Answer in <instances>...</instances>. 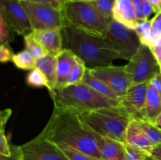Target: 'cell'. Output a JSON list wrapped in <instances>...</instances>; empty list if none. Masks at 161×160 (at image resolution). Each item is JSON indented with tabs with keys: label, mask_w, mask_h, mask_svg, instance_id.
Returning a JSON list of instances; mask_svg holds the SVG:
<instances>
[{
	"label": "cell",
	"mask_w": 161,
	"mask_h": 160,
	"mask_svg": "<svg viewBox=\"0 0 161 160\" xmlns=\"http://www.w3.org/2000/svg\"><path fill=\"white\" fill-rule=\"evenodd\" d=\"M38 136L58 146H67L101 160L104 137L85 124L80 113L54 108L47 125Z\"/></svg>",
	"instance_id": "1"
},
{
	"label": "cell",
	"mask_w": 161,
	"mask_h": 160,
	"mask_svg": "<svg viewBox=\"0 0 161 160\" xmlns=\"http://www.w3.org/2000/svg\"><path fill=\"white\" fill-rule=\"evenodd\" d=\"M61 35L63 50L73 52L88 69L112 65L114 60L121 58L104 37L86 32L65 20Z\"/></svg>",
	"instance_id": "2"
},
{
	"label": "cell",
	"mask_w": 161,
	"mask_h": 160,
	"mask_svg": "<svg viewBox=\"0 0 161 160\" xmlns=\"http://www.w3.org/2000/svg\"><path fill=\"white\" fill-rule=\"evenodd\" d=\"M49 93L54 108H68L78 113L119 105V100L101 95L84 83L57 88Z\"/></svg>",
	"instance_id": "3"
},
{
	"label": "cell",
	"mask_w": 161,
	"mask_h": 160,
	"mask_svg": "<svg viewBox=\"0 0 161 160\" xmlns=\"http://www.w3.org/2000/svg\"><path fill=\"white\" fill-rule=\"evenodd\" d=\"M80 115L85 124L94 133L124 144H125L126 132L134 119L119 105L80 113Z\"/></svg>",
	"instance_id": "4"
},
{
	"label": "cell",
	"mask_w": 161,
	"mask_h": 160,
	"mask_svg": "<svg viewBox=\"0 0 161 160\" xmlns=\"http://www.w3.org/2000/svg\"><path fill=\"white\" fill-rule=\"evenodd\" d=\"M61 13L65 21L95 35L104 37L108 22L89 2L68 1Z\"/></svg>",
	"instance_id": "5"
},
{
	"label": "cell",
	"mask_w": 161,
	"mask_h": 160,
	"mask_svg": "<svg viewBox=\"0 0 161 160\" xmlns=\"http://www.w3.org/2000/svg\"><path fill=\"white\" fill-rule=\"evenodd\" d=\"M104 39L119 53L121 59L127 61L131 60L142 45L135 30L130 29L115 20H111L108 24Z\"/></svg>",
	"instance_id": "6"
},
{
	"label": "cell",
	"mask_w": 161,
	"mask_h": 160,
	"mask_svg": "<svg viewBox=\"0 0 161 160\" xmlns=\"http://www.w3.org/2000/svg\"><path fill=\"white\" fill-rule=\"evenodd\" d=\"M125 69L132 85L149 83L157 74L160 73V63L151 47L142 44L135 56L125 65Z\"/></svg>",
	"instance_id": "7"
},
{
	"label": "cell",
	"mask_w": 161,
	"mask_h": 160,
	"mask_svg": "<svg viewBox=\"0 0 161 160\" xmlns=\"http://www.w3.org/2000/svg\"><path fill=\"white\" fill-rule=\"evenodd\" d=\"M20 3L29 18L31 29H62L64 19L61 10L42 3L28 0H20Z\"/></svg>",
	"instance_id": "8"
},
{
	"label": "cell",
	"mask_w": 161,
	"mask_h": 160,
	"mask_svg": "<svg viewBox=\"0 0 161 160\" xmlns=\"http://www.w3.org/2000/svg\"><path fill=\"white\" fill-rule=\"evenodd\" d=\"M20 147L21 160H70L58 144L39 136Z\"/></svg>",
	"instance_id": "9"
},
{
	"label": "cell",
	"mask_w": 161,
	"mask_h": 160,
	"mask_svg": "<svg viewBox=\"0 0 161 160\" xmlns=\"http://www.w3.org/2000/svg\"><path fill=\"white\" fill-rule=\"evenodd\" d=\"M0 16L14 32L23 36L32 32L29 18L20 0H0Z\"/></svg>",
	"instance_id": "10"
},
{
	"label": "cell",
	"mask_w": 161,
	"mask_h": 160,
	"mask_svg": "<svg viewBox=\"0 0 161 160\" xmlns=\"http://www.w3.org/2000/svg\"><path fill=\"white\" fill-rule=\"evenodd\" d=\"M88 70L93 76L108 85L119 99L125 95L127 89L132 86L125 66L108 65Z\"/></svg>",
	"instance_id": "11"
},
{
	"label": "cell",
	"mask_w": 161,
	"mask_h": 160,
	"mask_svg": "<svg viewBox=\"0 0 161 160\" xmlns=\"http://www.w3.org/2000/svg\"><path fill=\"white\" fill-rule=\"evenodd\" d=\"M149 83L132 85L119 100L122 107L134 119H142V111L146 104Z\"/></svg>",
	"instance_id": "12"
},
{
	"label": "cell",
	"mask_w": 161,
	"mask_h": 160,
	"mask_svg": "<svg viewBox=\"0 0 161 160\" xmlns=\"http://www.w3.org/2000/svg\"><path fill=\"white\" fill-rule=\"evenodd\" d=\"M113 17V20L130 29L135 30L138 24L132 0H116Z\"/></svg>",
	"instance_id": "13"
},
{
	"label": "cell",
	"mask_w": 161,
	"mask_h": 160,
	"mask_svg": "<svg viewBox=\"0 0 161 160\" xmlns=\"http://www.w3.org/2000/svg\"><path fill=\"white\" fill-rule=\"evenodd\" d=\"M57 57H58L57 88H63L67 86L69 76L76 64L77 56L70 50L64 49L57 56Z\"/></svg>",
	"instance_id": "14"
},
{
	"label": "cell",
	"mask_w": 161,
	"mask_h": 160,
	"mask_svg": "<svg viewBox=\"0 0 161 160\" xmlns=\"http://www.w3.org/2000/svg\"><path fill=\"white\" fill-rule=\"evenodd\" d=\"M33 33L49 53L58 56L63 50L61 29L36 30Z\"/></svg>",
	"instance_id": "15"
},
{
	"label": "cell",
	"mask_w": 161,
	"mask_h": 160,
	"mask_svg": "<svg viewBox=\"0 0 161 160\" xmlns=\"http://www.w3.org/2000/svg\"><path fill=\"white\" fill-rule=\"evenodd\" d=\"M125 144L133 148L147 152L148 154L154 146L140 128L135 119L131 121L126 132Z\"/></svg>",
	"instance_id": "16"
},
{
	"label": "cell",
	"mask_w": 161,
	"mask_h": 160,
	"mask_svg": "<svg viewBox=\"0 0 161 160\" xmlns=\"http://www.w3.org/2000/svg\"><path fill=\"white\" fill-rule=\"evenodd\" d=\"M36 67L45 75L47 80V89L53 90L58 85V57L55 55L48 53L47 56L37 60Z\"/></svg>",
	"instance_id": "17"
},
{
	"label": "cell",
	"mask_w": 161,
	"mask_h": 160,
	"mask_svg": "<svg viewBox=\"0 0 161 160\" xmlns=\"http://www.w3.org/2000/svg\"><path fill=\"white\" fill-rule=\"evenodd\" d=\"M161 113V95L149 85L146 104L142 111V119L154 123L156 119Z\"/></svg>",
	"instance_id": "18"
},
{
	"label": "cell",
	"mask_w": 161,
	"mask_h": 160,
	"mask_svg": "<svg viewBox=\"0 0 161 160\" xmlns=\"http://www.w3.org/2000/svg\"><path fill=\"white\" fill-rule=\"evenodd\" d=\"M103 137L101 160H126L125 144L112 138Z\"/></svg>",
	"instance_id": "19"
},
{
	"label": "cell",
	"mask_w": 161,
	"mask_h": 160,
	"mask_svg": "<svg viewBox=\"0 0 161 160\" xmlns=\"http://www.w3.org/2000/svg\"><path fill=\"white\" fill-rule=\"evenodd\" d=\"M83 83H86L90 87L92 88L94 91H96L104 97L113 99V100H120L119 97L116 94V93L108 85L93 76L87 68H86V73H85L84 77L83 78Z\"/></svg>",
	"instance_id": "20"
},
{
	"label": "cell",
	"mask_w": 161,
	"mask_h": 160,
	"mask_svg": "<svg viewBox=\"0 0 161 160\" xmlns=\"http://www.w3.org/2000/svg\"><path fill=\"white\" fill-rule=\"evenodd\" d=\"M37 60L31 52L25 50L14 54L12 61L18 68L22 70H32L36 67Z\"/></svg>",
	"instance_id": "21"
},
{
	"label": "cell",
	"mask_w": 161,
	"mask_h": 160,
	"mask_svg": "<svg viewBox=\"0 0 161 160\" xmlns=\"http://www.w3.org/2000/svg\"><path fill=\"white\" fill-rule=\"evenodd\" d=\"M135 120L153 145L161 144V128L160 126L144 119H135Z\"/></svg>",
	"instance_id": "22"
},
{
	"label": "cell",
	"mask_w": 161,
	"mask_h": 160,
	"mask_svg": "<svg viewBox=\"0 0 161 160\" xmlns=\"http://www.w3.org/2000/svg\"><path fill=\"white\" fill-rule=\"evenodd\" d=\"M24 40L26 50L31 52L37 59L43 57L49 53V52L37 40L33 31L24 36Z\"/></svg>",
	"instance_id": "23"
},
{
	"label": "cell",
	"mask_w": 161,
	"mask_h": 160,
	"mask_svg": "<svg viewBox=\"0 0 161 160\" xmlns=\"http://www.w3.org/2000/svg\"><path fill=\"white\" fill-rule=\"evenodd\" d=\"M89 3L108 22L113 20V10L116 0H92Z\"/></svg>",
	"instance_id": "24"
},
{
	"label": "cell",
	"mask_w": 161,
	"mask_h": 160,
	"mask_svg": "<svg viewBox=\"0 0 161 160\" xmlns=\"http://www.w3.org/2000/svg\"><path fill=\"white\" fill-rule=\"evenodd\" d=\"M135 30L139 37L142 44L152 47L153 39L151 31V20L139 22Z\"/></svg>",
	"instance_id": "25"
},
{
	"label": "cell",
	"mask_w": 161,
	"mask_h": 160,
	"mask_svg": "<svg viewBox=\"0 0 161 160\" xmlns=\"http://www.w3.org/2000/svg\"><path fill=\"white\" fill-rule=\"evenodd\" d=\"M86 67L85 63L82 61L80 58L77 56L76 64L69 76V80H68L67 86L73 84H78V83H83V78L84 77L85 73H86Z\"/></svg>",
	"instance_id": "26"
},
{
	"label": "cell",
	"mask_w": 161,
	"mask_h": 160,
	"mask_svg": "<svg viewBox=\"0 0 161 160\" xmlns=\"http://www.w3.org/2000/svg\"><path fill=\"white\" fill-rule=\"evenodd\" d=\"M26 83L28 86L33 87H42L46 86L47 88V80L45 75L38 67H35L32 70H30L29 73L27 75Z\"/></svg>",
	"instance_id": "27"
},
{
	"label": "cell",
	"mask_w": 161,
	"mask_h": 160,
	"mask_svg": "<svg viewBox=\"0 0 161 160\" xmlns=\"http://www.w3.org/2000/svg\"><path fill=\"white\" fill-rule=\"evenodd\" d=\"M70 160H99L86 153L67 146H59Z\"/></svg>",
	"instance_id": "28"
},
{
	"label": "cell",
	"mask_w": 161,
	"mask_h": 160,
	"mask_svg": "<svg viewBox=\"0 0 161 160\" xmlns=\"http://www.w3.org/2000/svg\"><path fill=\"white\" fill-rule=\"evenodd\" d=\"M13 32L14 31L6 24L4 19L0 16V41H1V44H9V42L14 40V36L12 35Z\"/></svg>",
	"instance_id": "29"
},
{
	"label": "cell",
	"mask_w": 161,
	"mask_h": 160,
	"mask_svg": "<svg viewBox=\"0 0 161 160\" xmlns=\"http://www.w3.org/2000/svg\"><path fill=\"white\" fill-rule=\"evenodd\" d=\"M151 31L154 43L158 38L161 37V11L157 13L155 17L151 19Z\"/></svg>",
	"instance_id": "30"
},
{
	"label": "cell",
	"mask_w": 161,
	"mask_h": 160,
	"mask_svg": "<svg viewBox=\"0 0 161 160\" xmlns=\"http://www.w3.org/2000/svg\"><path fill=\"white\" fill-rule=\"evenodd\" d=\"M148 155L147 152L126 145V160H144Z\"/></svg>",
	"instance_id": "31"
},
{
	"label": "cell",
	"mask_w": 161,
	"mask_h": 160,
	"mask_svg": "<svg viewBox=\"0 0 161 160\" xmlns=\"http://www.w3.org/2000/svg\"><path fill=\"white\" fill-rule=\"evenodd\" d=\"M0 155L5 156L11 155V145L5 135V131H0Z\"/></svg>",
	"instance_id": "32"
},
{
	"label": "cell",
	"mask_w": 161,
	"mask_h": 160,
	"mask_svg": "<svg viewBox=\"0 0 161 160\" xmlns=\"http://www.w3.org/2000/svg\"><path fill=\"white\" fill-rule=\"evenodd\" d=\"M12 50L9 47V44H1L0 46V61L2 63H6L8 61H12L14 56Z\"/></svg>",
	"instance_id": "33"
},
{
	"label": "cell",
	"mask_w": 161,
	"mask_h": 160,
	"mask_svg": "<svg viewBox=\"0 0 161 160\" xmlns=\"http://www.w3.org/2000/svg\"><path fill=\"white\" fill-rule=\"evenodd\" d=\"M28 1L36 2V3H42V4H47L52 7L55 8L59 10H62L64 4L67 3L69 0H28Z\"/></svg>",
	"instance_id": "34"
},
{
	"label": "cell",
	"mask_w": 161,
	"mask_h": 160,
	"mask_svg": "<svg viewBox=\"0 0 161 160\" xmlns=\"http://www.w3.org/2000/svg\"><path fill=\"white\" fill-rule=\"evenodd\" d=\"M0 160H21L20 146L11 145V155L9 156L0 155Z\"/></svg>",
	"instance_id": "35"
},
{
	"label": "cell",
	"mask_w": 161,
	"mask_h": 160,
	"mask_svg": "<svg viewBox=\"0 0 161 160\" xmlns=\"http://www.w3.org/2000/svg\"><path fill=\"white\" fill-rule=\"evenodd\" d=\"M143 1L144 0H132L138 23L146 20L144 12H143Z\"/></svg>",
	"instance_id": "36"
},
{
	"label": "cell",
	"mask_w": 161,
	"mask_h": 160,
	"mask_svg": "<svg viewBox=\"0 0 161 160\" xmlns=\"http://www.w3.org/2000/svg\"><path fill=\"white\" fill-rule=\"evenodd\" d=\"M12 114L11 109H5L0 114V131H5V126L8 119Z\"/></svg>",
	"instance_id": "37"
},
{
	"label": "cell",
	"mask_w": 161,
	"mask_h": 160,
	"mask_svg": "<svg viewBox=\"0 0 161 160\" xmlns=\"http://www.w3.org/2000/svg\"><path fill=\"white\" fill-rule=\"evenodd\" d=\"M149 85L153 86L161 95V73L157 74L152 79L149 81Z\"/></svg>",
	"instance_id": "38"
},
{
	"label": "cell",
	"mask_w": 161,
	"mask_h": 160,
	"mask_svg": "<svg viewBox=\"0 0 161 160\" xmlns=\"http://www.w3.org/2000/svg\"><path fill=\"white\" fill-rule=\"evenodd\" d=\"M149 155L157 160H161V144L154 145L149 152Z\"/></svg>",
	"instance_id": "39"
},
{
	"label": "cell",
	"mask_w": 161,
	"mask_h": 160,
	"mask_svg": "<svg viewBox=\"0 0 161 160\" xmlns=\"http://www.w3.org/2000/svg\"><path fill=\"white\" fill-rule=\"evenodd\" d=\"M149 2L156 11V13L160 12L161 9V0H146Z\"/></svg>",
	"instance_id": "40"
},
{
	"label": "cell",
	"mask_w": 161,
	"mask_h": 160,
	"mask_svg": "<svg viewBox=\"0 0 161 160\" xmlns=\"http://www.w3.org/2000/svg\"><path fill=\"white\" fill-rule=\"evenodd\" d=\"M154 55L157 57L159 63L161 62V46H153L151 47Z\"/></svg>",
	"instance_id": "41"
},
{
	"label": "cell",
	"mask_w": 161,
	"mask_h": 160,
	"mask_svg": "<svg viewBox=\"0 0 161 160\" xmlns=\"http://www.w3.org/2000/svg\"><path fill=\"white\" fill-rule=\"evenodd\" d=\"M154 123H155L157 125H158V126H160L161 128V113L159 115L158 117L156 119L155 122H154Z\"/></svg>",
	"instance_id": "42"
},
{
	"label": "cell",
	"mask_w": 161,
	"mask_h": 160,
	"mask_svg": "<svg viewBox=\"0 0 161 160\" xmlns=\"http://www.w3.org/2000/svg\"><path fill=\"white\" fill-rule=\"evenodd\" d=\"M153 46H161V37L158 38V39H157V40H156L155 42H154V43H153Z\"/></svg>",
	"instance_id": "43"
},
{
	"label": "cell",
	"mask_w": 161,
	"mask_h": 160,
	"mask_svg": "<svg viewBox=\"0 0 161 160\" xmlns=\"http://www.w3.org/2000/svg\"><path fill=\"white\" fill-rule=\"evenodd\" d=\"M146 160H157V159H156V158H154L153 157L150 156V155H148L147 156H146Z\"/></svg>",
	"instance_id": "44"
},
{
	"label": "cell",
	"mask_w": 161,
	"mask_h": 160,
	"mask_svg": "<svg viewBox=\"0 0 161 160\" xmlns=\"http://www.w3.org/2000/svg\"><path fill=\"white\" fill-rule=\"evenodd\" d=\"M69 1H77V2H91L92 0H69Z\"/></svg>",
	"instance_id": "45"
},
{
	"label": "cell",
	"mask_w": 161,
	"mask_h": 160,
	"mask_svg": "<svg viewBox=\"0 0 161 160\" xmlns=\"http://www.w3.org/2000/svg\"><path fill=\"white\" fill-rule=\"evenodd\" d=\"M160 73H161V62L160 63Z\"/></svg>",
	"instance_id": "46"
},
{
	"label": "cell",
	"mask_w": 161,
	"mask_h": 160,
	"mask_svg": "<svg viewBox=\"0 0 161 160\" xmlns=\"http://www.w3.org/2000/svg\"><path fill=\"white\" fill-rule=\"evenodd\" d=\"M144 160H146V158H145V159H144Z\"/></svg>",
	"instance_id": "47"
},
{
	"label": "cell",
	"mask_w": 161,
	"mask_h": 160,
	"mask_svg": "<svg viewBox=\"0 0 161 160\" xmlns=\"http://www.w3.org/2000/svg\"><path fill=\"white\" fill-rule=\"evenodd\" d=\"M160 11H161V9H160Z\"/></svg>",
	"instance_id": "48"
}]
</instances>
